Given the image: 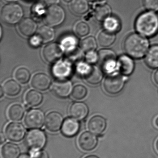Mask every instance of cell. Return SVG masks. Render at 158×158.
<instances>
[{
  "label": "cell",
  "instance_id": "cell-1",
  "mask_svg": "<svg viewBox=\"0 0 158 158\" xmlns=\"http://www.w3.org/2000/svg\"><path fill=\"white\" fill-rule=\"evenodd\" d=\"M135 27L138 33L147 37H153L158 33V15L152 11L140 14L136 19Z\"/></svg>",
  "mask_w": 158,
  "mask_h": 158
},
{
  "label": "cell",
  "instance_id": "cell-2",
  "mask_svg": "<svg viewBox=\"0 0 158 158\" xmlns=\"http://www.w3.org/2000/svg\"><path fill=\"white\" fill-rule=\"evenodd\" d=\"M149 45V42L146 38L137 33H133L125 39L124 49L129 56L140 59L144 56Z\"/></svg>",
  "mask_w": 158,
  "mask_h": 158
},
{
  "label": "cell",
  "instance_id": "cell-3",
  "mask_svg": "<svg viewBox=\"0 0 158 158\" xmlns=\"http://www.w3.org/2000/svg\"><path fill=\"white\" fill-rule=\"evenodd\" d=\"M23 15V9L17 4H7L2 7L1 11L2 20L9 25H14L19 22Z\"/></svg>",
  "mask_w": 158,
  "mask_h": 158
},
{
  "label": "cell",
  "instance_id": "cell-4",
  "mask_svg": "<svg viewBox=\"0 0 158 158\" xmlns=\"http://www.w3.org/2000/svg\"><path fill=\"white\" fill-rule=\"evenodd\" d=\"M97 62L103 71L111 74L117 69V61L116 54L109 49H103L98 53Z\"/></svg>",
  "mask_w": 158,
  "mask_h": 158
},
{
  "label": "cell",
  "instance_id": "cell-5",
  "mask_svg": "<svg viewBox=\"0 0 158 158\" xmlns=\"http://www.w3.org/2000/svg\"><path fill=\"white\" fill-rule=\"evenodd\" d=\"M47 137L42 130L33 129L29 131L25 138L26 145L31 151H38L43 148L46 144Z\"/></svg>",
  "mask_w": 158,
  "mask_h": 158
},
{
  "label": "cell",
  "instance_id": "cell-6",
  "mask_svg": "<svg viewBox=\"0 0 158 158\" xmlns=\"http://www.w3.org/2000/svg\"><path fill=\"white\" fill-rule=\"evenodd\" d=\"M78 67L79 72L83 76L87 82L91 84H97L103 79V70L100 67L89 65L84 63H82Z\"/></svg>",
  "mask_w": 158,
  "mask_h": 158
},
{
  "label": "cell",
  "instance_id": "cell-7",
  "mask_svg": "<svg viewBox=\"0 0 158 158\" xmlns=\"http://www.w3.org/2000/svg\"><path fill=\"white\" fill-rule=\"evenodd\" d=\"M65 12L61 6L58 5H52L45 12L44 20L45 23L51 27L57 26L64 21Z\"/></svg>",
  "mask_w": 158,
  "mask_h": 158
},
{
  "label": "cell",
  "instance_id": "cell-8",
  "mask_svg": "<svg viewBox=\"0 0 158 158\" xmlns=\"http://www.w3.org/2000/svg\"><path fill=\"white\" fill-rule=\"evenodd\" d=\"M125 78L120 74H110L105 79L104 87L106 92L110 94H118L123 89Z\"/></svg>",
  "mask_w": 158,
  "mask_h": 158
},
{
  "label": "cell",
  "instance_id": "cell-9",
  "mask_svg": "<svg viewBox=\"0 0 158 158\" xmlns=\"http://www.w3.org/2000/svg\"><path fill=\"white\" fill-rule=\"evenodd\" d=\"M45 121L43 112L39 109H32L26 114L25 118V124L30 129H39L42 127Z\"/></svg>",
  "mask_w": 158,
  "mask_h": 158
},
{
  "label": "cell",
  "instance_id": "cell-10",
  "mask_svg": "<svg viewBox=\"0 0 158 158\" xmlns=\"http://www.w3.org/2000/svg\"><path fill=\"white\" fill-rule=\"evenodd\" d=\"M5 133L9 140L17 142L23 139L26 134V130L21 123H11L6 127Z\"/></svg>",
  "mask_w": 158,
  "mask_h": 158
},
{
  "label": "cell",
  "instance_id": "cell-11",
  "mask_svg": "<svg viewBox=\"0 0 158 158\" xmlns=\"http://www.w3.org/2000/svg\"><path fill=\"white\" fill-rule=\"evenodd\" d=\"M63 50L61 46L55 43L48 44L43 50V56L45 61L49 63L57 62L62 57Z\"/></svg>",
  "mask_w": 158,
  "mask_h": 158
},
{
  "label": "cell",
  "instance_id": "cell-12",
  "mask_svg": "<svg viewBox=\"0 0 158 158\" xmlns=\"http://www.w3.org/2000/svg\"><path fill=\"white\" fill-rule=\"evenodd\" d=\"M78 143L80 148L83 151H90L97 146L98 140L97 137L92 133L85 131L79 136Z\"/></svg>",
  "mask_w": 158,
  "mask_h": 158
},
{
  "label": "cell",
  "instance_id": "cell-13",
  "mask_svg": "<svg viewBox=\"0 0 158 158\" xmlns=\"http://www.w3.org/2000/svg\"><path fill=\"white\" fill-rule=\"evenodd\" d=\"M52 91L58 97L65 98L72 92V84L66 79H58L53 84Z\"/></svg>",
  "mask_w": 158,
  "mask_h": 158
},
{
  "label": "cell",
  "instance_id": "cell-14",
  "mask_svg": "<svg viewBox=\"0 0 158 158\" xmlns=\"http://www.w3.org/2000/svg\"><path fill=\"white\" fill-rule=\"evenodd\" d=\"M63 120L61 114L56 111H52L48 113L45 118V127L50 131L56 132L60 130Z\"/></svg>",
  "mask_w": 158,
  "mask_h": 158
},
{
  "label": "cell",
  "instance_id": "cell-15",
  "mask_svg": "<svg viewBox=\"0 0 158 158\" xmlns=\"http://www.w3.org/2000/svg\"><path fill=\"white\" fill-rule=\"evenodd\" d=\"M107 123L105 118L99 115L92 117L88 124L89 131L95 134H102L106 128Z\"/></svg>",
  "mask_w": 158,
  "mask_h": 158
},
{
  "label": "cell",
  "instance_id": "cell-16",
  "mask_svg": "<svg viewBox=\"0 0 158 158\" xmlns=\"http://www.w3.org/2000/svg\"><path fill=\"white\" fill-rule=\"evenodd\" d=\"M79 129L80 124L78 121L72 118H68L63 122L61 132L66 137H73L78 133Z\"/></svg>",
  "mask_w": 158,
  "mask_h": 158
},
{
  "label": "cell",
  "instance_id": "cell-17",
  "mask_svg": "<svg viewBox=\"0 0 158 158\" xmlns=\"http://www.w3.org/2000/svg\"><path fill=\"white\" fill-rule=\"evenodd\" d=\"M51 84L50 77L44 73L35 74L31 81V85L35 89L40 91L47 90Z\"/></svg>",
  "mask_w": 158,
  "mask_h": 158
},
{
  "label": "cell",
  "instance_id": "cell-18",
  "mask_svg": "<svg viewBox=\"0 0 158 158\" xmlns=\"http://www.w3.org/2000/svg\"><path fill=\"white\" fill-rule=\"evenodd\" d=\"M117 67L122 75L129 76L134 70V62L129 56H121L118 60Z\"/></svg>",
  "mask_w": 158,
  "mask_h": 158
},
{
  "label": "cell",
  "instance_id": "cell-19",
  "mask_svg": "<svg viewBox=\"0 0 158 158\" xmlns=\"http://www.w3.org/2000/svg\"><path fill=\"white\" fill-rule=\"evenodd\" d=\"M18 28L19 32L23 36L30 37L36 32L37 25L33 19L27 18L20 21Z\"/></svg>",
  "mask_w": 158,
  "mask_h": 158
},
{
  "label": "cell",
  "instance_id": "cell-20",
  "mask_svg": "<svg viewBox=\"0 0 158 158\" xmlns=\"http://www.w3.org/2000/svg\"><path fill=\"white\" fill-rule=\"evenodd\" d=\"M89 109L85 103L76 102L73 103L70 109L71 117L78 120H82L87 117Z\"/></svg>",
  "mask_w": 158,
  "mask_h": 158
},
{
  "label": "cell",
  "instance_id": "cell-21",
  "mask_svg": "<svg viewBox=\"0 0 158 158\" xmlns=\"http://www.w3.org/2000/svg\"><path fill=\"white\" fill-rule=\"evenodd\" d=\"M70 63L60 62L54 66L53 74L58 79H65L70 75L72 70Z\"/></svg>",
  "mask_w": 158,
  "mask_h": 158
},
{
  "label": "cell",
  "instance_id": "cell-22",
  "mask_svg": "<svg viewBox=\"0 0 158 158\" xmlns=\"http://www.w3.org/2000/svg\"><path fill=\"white\" fill-rule=\"evenodd\" d=\"M20 154L19 148L17 145L7 143L3 146L2 155L3 158H18Z\"/></svg>",
  "mask_w": 158,
  "mask_h": 158
},
{
  "label": "cell",
  "instance_id": "cell-23",
  "mask_svg": "<svg viewBox=\"0 0 158 158\" xmlns=\"http://www.w3.org/2000/svg\"><path fill=\"white\" fill-rule=\"evenodd\" d=\"M70 7L71 11L75 15H83L89 9V3L87 0H72Z\"/></svg>",
  "mask_w": 158,
  "mask_h": 158
},
{
  "label": "cell",
  "instance_id": "cell-24",
  "mask_svg": "<svg viewBox=\"0 0 158 158\" xmlns=\"http://www.w3.org/2000/svg\"><path fill=\"white\" fill-rule=\"evenodd\" d=\"M145 61L150 68H158V45H154L149 49Z\"/></svg>",
  "mask_w": 158,
  "mask_h": 158
},
{
  "label": "cell",
  "instance_id": "cell-25",
  "mask_svg": "<svg viewBox=\"0 0 158 158\" xmlns=\"http://www.w3.org/2000/svg\"><path fill=\"white\" fill-rule=\"evenodd\" d=\"M4 93L9 96H15L19 94L21 87L19 84L14 80H8L2 87Z\"/></svg>",
  "mask_w": 158,
  "mask_h": 158
},
{
  "label": "cell",
  "instance_id": "cell-26",
  "mask_svg": "<svg viewBox=\"0 0 158 158\" xmlns=\"http://www.w3.org/2000/svg\"><path fill=\"white\" fill-rule=\"evenodd\" d=\"M116 40L115 33L108 31H103L99 33L98 36V42L99 45L102 47H108L113 44Z\"/></svg>",
  "mask_w": 158,
  "mask_h": 158
},
{
  "label": "cell",
  "instance_id": "cell-27",
  "mask_svg": "<svg viewBox=\"0 0 158 158\" xmlns=\"http://www.w3.org/2000/svg\"><path fill=\"white\" fill-rule=\"evenodd\" d=\"M25 113L24 107L20 104H15L10 106L7 114L10 120L15 121L20 120Z\"/></svg>",
  "mask_w": 158,
  "mask_h": 158
},
{
  "label": "cell",
  "instance_id": "cell-28",
  "mask_svg": "<svg viewBox=\"0 0 158 158\" xmlns=\"http://www.w3.org/2000/svg\"><path fill=\"white\" fill-rule=\"evenodd\" d=\"M25 100L28 105L30 106H37L41 103L43 96L38 91L34 90H30L26 94Z\"/></svg>",
  "mask_w": 158,
  "mask_h": 158
},
{
  "label": "cell",
  "instance_id": "cell-29",
  "mask_svg": "<svg viewBox=\"0 0 158 158\" xmlns=\"http://www.w3.org/2000/svg\"><path fill=\"white\" fill-rule=\"evenodd\" d=\"M38 35L43 42H48L53 40L54 38V31L51 26L44 25L38 30Z\"/></svg>",
  "mask_w": 158,
  "mask_h": 158
},
{
  "label": "cell",
  "instance_id": "cell-30",
  "mask_svg": "<svg viewBox=\"0 0 158 158\" xmlns=\"http://www.w3.org/2000/svg\"><path fill=\"white\" fill-rule=\"evenodd\" d=\"M66 56L69 61L73 63L80 62L84 57L83 51L76 46L66 50Z\"/></svg>",
  "mask_w": 158,
  "mask_h": 158
},
{
  "label": "cell",
  "instance_id": "cell-31",
  "mask_svg": "<svg viewBox=\"0 0 158 158\" xmlns=\"http://www.w3.org/2000/svg\"><path fill=\"white\" fill-rule=\"evenodd\" d=\"M121 23L117 18L114 16H109L104 21V27L105 30L116 33L121 28Z\"/></svg>",
  "mask_w": 158,
  "mask_h": 158
},
{
  "label": "cell",
  "instance_id": "cell-32",
  "mask_svg": "<svg viewBox=\"0 0 158 158\" xmlns=\"http://www.w3.org/2000/svg\"><path fill=\"white\" fill-rule=\"evenodd\" d=\"M111 12V8L108 5H100L96 8L95 16L98 21H104L110 16Z\"/></svg>",
  "mask_w": 158,
  "mask_h": 158
},
{
  "label": "cell",
  "instance_id": "cell-33",
  "mask_svg": "<svg viewBox=\"0 0 158 158\" xmlns=\"http://www.w3.org/2000/svg\"><path fill=\"white\" fill-rule=\"evenodd\" d=\"M80 46L83 51L87 53L94 51L97 47V44L95 39L90 36L82 40Z\"/></svg>",
  "mask_w": 158,
  "mask_h": 158
},
{
  "label": "cell",
  "instance_id": "cell-34",
  "mask_svg": "<svg viewBox=\"0 0 158 158\" xmlns=\"http://www.w3.org/2000/svg\"><path fill=\"white\" fill-rule=\"evenodd\" d=\"M15 76V78L19 82L21 83L25 84L29 81L31 74L27 69L21 67L16 70Z\"/></svg>",
  "mask_w": 158,
  "mask_h": 158
},
{
  "label": "cell",
  "instance_id": "cell-35",
  "mask_svg": "<svg viewBox=\"0 0 158 158\" xmlns=\"http://www.w3.org/2000/svg\"><path fill=\"white\" fill-rule=\"evenodd\" d=\"M87 90L84 85H78L73 87L71 92V96L76 100H81L87 95Z\"/></svg>",
  "mask_w": 158,
  "mask_h": 158
},
{
  "label": "cell",
  "instance_id": "cell-36",
  "mask_svg": "<svg viewBox=\"0 0 158 158\" xmlns=\"http://www.w3.org/2000/svg\"><path fill=\"white\" fill-rule=\"evenodd\" d=\"M75 31L79 36L84 37L89 34L90 27L87 23L83 21H80L75 25Z\"/></svg>",
  "mask_w": 158,
  "mask_h": 158
},
{
  "label": "cell",
  "instance_id": "cell-37",
  "mask_svg": "<svg viewBox=\"0 0 158 158\" xmlns=\"http://www.w3.org/2000/svg\"><path fill=\"white\" fill-rule=\"evenodd\" d=\"M78 43V40L75 36L68 35L63 39L62 44L66 50L75 47Z\"/></svg>",
  "mask_w": 158,
  "mask_h": 158
},
{
  "label": "cell",
  "instance_id": "cell-38",
  "mask_svg": "<svg viewBox=\"0 0 158 158\" xmlns=\"http://www.w3.org/2000/svg\"><path fill=\"white\" fill-rule=\"evenodd\" d=\"M145 7L151 11H158V0H143Z\"/></svg>",
  "mask_w": 158,
  "mask_h": 158
},
{
  "label": "cell",
  "instance_id": "cell-39",
  "mask_svg": "<svg viewBox=\"0 0 158 158\" xmlns=\"http://www.w3.org/2000/svg\"><path fill=\"white\" fill-rule=\"evenodd\" d=\"M30 154L32 158H49L48 153L44 150L31 151Z\"/></svg>",
  "mask_w": 158,
  "mask_h": 158
},
{
  "label": "cell",
  "instance_id": "cell-40",
  "mask_svg": "<svg viewBox=\"0 0 158 158\" xmlns=\"http://www.w3.org/2000/svg\"><path fill=\"white\" fill-rule=\"evenodd\" d=\"M86 61L89 64H94L97 62L98 60V54L96 53L94 51L87 52L85 56Z\"/></svg>",
  "mask_w": 158,
  "mask_h": 158
},
{
  "label": "cell",
  "instance_id": "cell-41",
  "mask_svg": "<svg viewBox=\"0 0 158 158\" xmlns=\"http://www.w3.org/2000/svg\"><path fill=\"white\" fill-rule=\"evenodd\" d=\"M42 41L39 36H34L32 37L29 40V44L31 46L34 48L39 47L41 44Z\"/></svg>",
  "mask_w": 158,
  "mask_h": 158
},
{
  "label": "cell",
  "instance_id": "cell-42",
  "mask_svg": "<svg viewBox=\"0 0 158 158\" xmlns=\"http://www.w3.org/2000/svg\"><path fill=\"white\" fill-rule=\"evenodd\" d=\"M36 6L37 7H35L34 12L38 13V14H42L44 11L43 6L40 4H38V5Z\"/></svg>",
  "mask_w": 158,
  "mask_h": 158
},
{
  "label": "cell",
  "instance_id": "cell-43",
  "mask_svg": "<svg viewBox=\"0 0 158 158\" xmlns=\"http://www.w3.org/2000/svg\"><path fill=\"white\" fill-rule=\"evenodd\" d=\"M46 3L51 5H55L58 3L59 2V0H45Z\"/></svg>",
  "mask_w": 158,
  "mask_h": 158
},
{
  "label": "cell",
  "instance_id": "cell-44",
  "mask_svg": "<svg viewBox=\"0 0 158 158\" xmlns=\"http://www.w3.org/2000/svg\"><path fill=\"white\" fill-rule=\"evenodd\" d=\"M0 141H1V144L3 143L6 141V137L4 134L2 133H1V135H0Z\"/></svg>",
  "mask_w": 158,
  "mask_h": 158
},
{
  "label": "cell",
  "instance_id": "cell-45",
  "mask_svg": "<svg viewBox=\"0 0 158 158\" xmlns=\"http://www.w3.org/2000/svg\"><path fill=\"white\" fill-rule=\"evenodd\" d=\"M19 158H32L31 157V156L30 155H28V154H23L21 155Z\"/></svg>",
  "mask_w": 158,
  "mask_h": 158
},
{
  "label": "cell",
  "instance_id": "cell-46",
  "mask_svg": "<svg viewBox=\"0 0 158 158\" xmlns=\"http://www.w3.org/2000/svg\"><path fill=\"white\" fill-rule=\"evenodd\" d=\"M154 78H155V81H156V83H157L158 84V70L157 71V72H156V74H155Z\"/></svg>",
  "mask_w": 158,
  "mask_h": 158
},
{
  "label": "cell",
  "instance_id": "cell-47",
  "mask_svg": "<svg viewBox=\"0 0 158 158\" xmlns=\"http://www.w3.org/2000/svg\"><path fill=\"white\" fill-rule=\"evenodd\" d=\"M84 158H99L97 156H95V155H90V156H87Z\"/></svg>",
  "mask_w": 158,
  "mask_h": 158
},
{
  "label": "cell",
  "instance_id": "cell-48",
  "mask_svg": "<svg viewBox=\"0 0 158 158\" xmlns=\"http://www.w3.org/2000/svg\"><path fill=\"white\" fill-rule=\"evenodd\" d=\"M4 1L7 2H16L18 0H4Z\"/></svg>",
  "mask_w": 158,
  "mask_h": 158
},
{
  "label": "cell",
  "instance_id": "cell-49",
  "mask_svg": "<svg viewBox=\"0 0 158 158\" xmlns=\"http://www.w3.org/2000/svg\"><path fill=\"white\" fill-rule=\"evenodd\" d=\"M156 148L158 152V139L157 140L156 142Z\"/></svg>",
  "mask_w": 158,
  "mask_h": 158
},
{
  "label": "cell",
  "instance_id": "cell-50",
  "mask_svg": "<svg viewBox=\"0 0 158 158\" xmlns=\"http://www.w3.org/2000/svg\"><path fill=\"white\" fill-rule=\"evenodd\" d=\"M63 2H65L66 3H68L70 2H71L72 0H62Z\"/></svg>",
  "mask_w": 158,
  "mask_h": 158
},
{
  "label": "cell",
  "instance_id": "cell-51",
  "mask_svg": "<svg viewBox=\"0 0 158 158\" xmlns=\"http://www.w3.org/2000/svg\"><path fill=\"white\" fill-rule=\"evenodd\" d=\"M156 125L157 127H158V118L156 119Z\"/></svg>",
  "mask_w": 158,
  "mask_h": 158
}]
</instances>
